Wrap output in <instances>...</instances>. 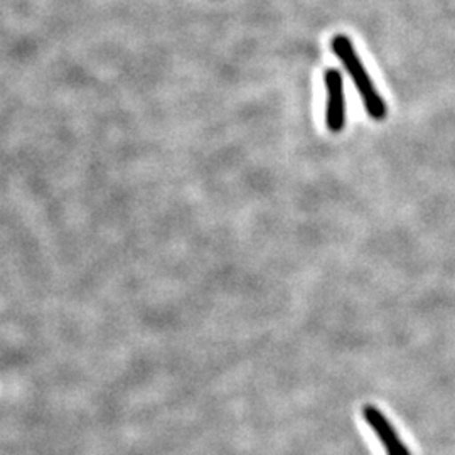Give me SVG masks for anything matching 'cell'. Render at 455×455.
<instances>
[{
	"label": "cell",
	"mask_w": 455,
	"mask_h": 455,
	"mask_svg": "<svg viewBox=\"0 0 455 455\" xmlns=\"http://www.w3.org/2000/svg\"><path fill=\"white\" fill-rule=\"evenodd\" d=\"M332 49L336 52V56L342 61V65L347 68L353 82L356 84V88L363 97V101L366 105L368 114L371 115L376 120H381L387 116V105L378 95L373 82L370 80L364 66L361 63L358 54L355 52L351 41L346 36H336L332 41Z\"/></svg>",
	"instance_id": "6da1fadb"
},
{
	"label": "cell",
	"mask_w": 455,
	"mask_h": 455,
	"mask_svg": "<svg viewBox=\"0 0 455 455\" xmlns=\"http://www.w3.org/2000/svg\"><path fill=\"white\" fill-rule=\"evenodd\" d=\"M325 90H327V108L325 122L331 132H341L346 122V103L342 90L341 75L334 69L325 73Z\"/></svg>",
	"instance_id": "7a4b0ae2"
},
{
	"label": "cell",
	"mask_w": 455,
	"mask_h": 455,
	"mask_svg": "<svg viewBox=\"0 0 455 455\" xmlns=\"http://www.w3.org/2000/svg\"><path fill=\"white\" fill-rule=\"evenodd\" d=\"M363 417L376 432L378 439L381 440L387 454L411 455L408 452L407 445L403 443V440L400 439V435L396 434L393 425L388 422V419L378 408L373 407V405H366L363 408Z\"/></svg>",
	"instance_id": "3957f363"
}]
</instances>
